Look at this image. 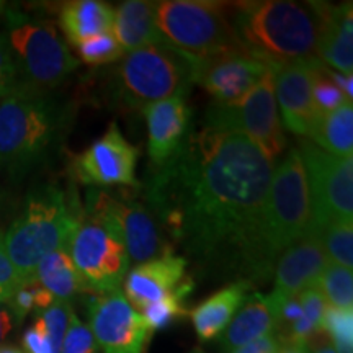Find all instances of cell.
I'll return each instance as SVG.
<instances>
[{
  "label": "cell",
  "instance_id": "4",
  "mask_svg": "<svg viewBox=\"0 0 353 353\" xmlns=\"http://www.w3.org/2000/svg\"><path fill=\"white\" fill-rule=\"evenodd\" d=\"M81 214L56 185H41L30 192L19 218L3 236L8 257L23 285L37 283L34 273L41 259L69 245Z\"/></svg>",
  "mask_w": 353,
  "mask_h": 353
},
{
  "label": "cell",
  "instance_id": "36",
  "mask_svg": "<svg viewBox=\"0 0 353 353\" xmlns=\"http://www.w3.org/2000/svg\"><path fill=\"white\" fill-rule=\"evenodd\" d=\"M17 88V72L13 65L6 33L0 32V101L10 97Z\"/></svg>",
  "mask_w": 353,
  "mask_h": 353
},
{
  "label": "cell",
  "instance_id": "29",
  "mask_svg": "<svg viewBox=\"0 0 353 353\" xmlns=\"http://www.w3.org/2000/svg\"><path fill=\"white\" fill-rule=\"evenodd\" d=\"M324 301L329 307L353 309V275L352 270L330 263L317 280Z\"/></svg>",
  "mask_w": 353,
  "mask_h": 353
},
{
  "label": "cell",
  "instance_id": "13",
  "mask_svg": "<svg viewBox=\"0 0 353 353\" xmlns=\"http://www.w3.org/2000/svg\"><path fill=\"white\" fill-rule=\"evenodd\" d=\"M88 329L103 353H143L151 334L143 314L128 303L121 290L90 298Z\"/></svg>",
  "mask_w": 353,
  "mask_h": 353
},
{
  "label": "cell",
  "instance_id": "12",
  "mask_svg": "<svg viewBox=\"0 0 353 353\" xmlns=\"http://www.w3.org/2000/svg\"><path fill=\"white\" fill-rule=\"evenodd\" d=\"M69 254L88 293L120 290L130 268V255L120 237L83 211L69 239Z\"/></svg>",
  "mask_w": 353,
  "mask_h": 353
},
{
  "label": "cell",
  "instance_id": "30",
  "mask_svg": "<svg viewBox=\"0 0 353 353\" xmlns=\"http://www.w3.org/2000/svg\"><path fill=\"white\" fill-rule=\"evenodd\" d=\"M322 332L329 337L335 353H353V309L325 307Z\"/></svg>",
  "mask_w": 353,
  "mask_h": 353
},
{
  "label": "cell",
  "instance_id": "2",
  "mask_svg": "<svg viewBox=\"0 0 353 353\" xmlns=\"http://www.w3.org/2000/svg\"><path fill=\"white\" fill-rule=\"evenodd\" d=\"M74 108L52 94L13 92L0 101V169L15 180L46 165L70 130Z\"/></svg>",
  "mask_w": 353,
  "mask_h": 353
},
{
  "label": "cell",
  "instance_id": "9",
  "mask_svg": "<svg viewBox=\"0 0 353 353\" xmlns=\"http://www.w3.org/2000/svg\"><path fill=\"white\" fill-rule=\"evenodd\" d=\"M298 152L311 203L306 232H316L329 224H353V156H334L309 139L299 141Z\"/></svg>",
  "mask_w": 353,
  "mask_h": 353
},
{
  "label": "cell",
  "instance_id": "45",
  "mask_svg": "<svg viewBox=\"0 0 353 353\" xmlns=\"http://www.w3.org/2000/svg\"><path fill=\"white\" fill-rule=\"evenodd\" d=\"M3 8H6V2H2V0H0V12H2Z\"/></svg>",
  "mask_w": 353,
  "mask_h": 353
},
{
  "label": "cell",
  "instance_id": "16",
  "mask_svg": "<svg viewBox=\"0 0 353 353\" xmlns=\"http://www.w3.org/2000/svg\"><path fill=\"white\" fill-rule=\"evenodd\" d=\"M327 265V255L321 242L311 234H304L303 239L288 247L275 265V285L267 296L275 317L288 299L316 285Z\"/></svg>",
  "mask_w": 353,
  "mask_h": 353
},
{
  "label": "cell",
  "instance_id": "19",
  "mask_svg": "<svg viewBox=\"0 0 353 353\" xmlns=\"http://www.w3.org/2000/svg\"><path fill=\"white\" fill-rule=\"evenodd\" d=\"M317 20V54L329 69L341 74L353 70V15L352 2L334 6L327 2H309Z\"/></svg>",
  "mask_w": 353,
  "mask_h": 353
},
{
  "label": "cell",
  "instance_id": "43",
  "mask_svg": "<svg viewBox=\"0 0 353 353\" xmlns=\"http://www.w3.org/2000/svg\"><path fill=\"white\" fill-rule=\"evenodd\" d=\"M311 353H335V350L327 339H325V335H321L316 341V345L311 347Z\"/></svg>",
  "mask_w": 353,
  "mask_h": 353
},
{
  "label": "cell",
  "instance_id": "18",
  "mask_svg": "<svg viewBox=\"0 0 353 353\" xmlns=\"http://www.w3.org/2000/svg\"><path fill=\"white\" fill-rule=\"evenodd\" d=\"M148 125V152L152 167L165 164L190 132V110L185 97L156 101L143 110Z\"/></svg>",
  "mask_w": 353,
  "mask_h": 353
},
{
  "label": "cell",
  "instance_id": "25",
  "mask_svg": "<svg viewBox=\"0 0 353 353\" xmlns=\"http://www.w3.org/2000/svg\"><path fill=\"white\" fill-rule=\"evenodd\" d=\"M34 278H37V283L46 288L52 298L59 301L69 303L76 294L88 293L76 265L70 259L69 247H61L41 259Z\"/></svg>",
  "mask_w": 353,
  "mask_h": 353
},
{
  "label": "cell",
  "instance_id": "27",
  "mask_svg": "<svg viewBox=\"0 0 353 353\" xmlns=\"http://www.w3.org/2000/svg\"><path fill=\"white\" fill-rule=\"evenodd\" d=\"M192 288L193 281L183 280L182 283L176 286L174 291H170L167 296L159 299V301L144 309L143 317L151 332L169 327L170 324H174V322L180 321L183 316L188 314L187 307H185L183 304V299L187 294H190Z\"/></svg>",
  "mask_w": 353,
  "mask_h": 353
},
{
  "label": "cell",
  "instance_id": "8",
  "mask_svg": "<svg viewBox=\"0 0 353 353\" xmlns=\"http://www.w3.org/2000/svg\"><path fill=\"white\" fill-rule=\"evenodd\" d=\"M114 72L118 97L130 108L144 110L170 97H187L193 85L192 59L169 44L126 52Z\"/></svg>",
  "mask_w": 353,
  "mask_h": 353
},
{
  "label": "cell",
  "instance_id": "5",
  "mask_svg": "<svg viewBox=\"0 0 353 353\" xmlns=\"http://www.w3.org/2000/svg\"><path fill=\"white\" fill-rule=\"evenodd\" d=\"M311 218L309 188L301 156L293 148L273 169L270 190L260 221L257 280H267L280 255L303 239Z\"/></svg>",
  "mask_w": 353,
  "mask_h": 353
},
{
  "label": "cell",
  "instance_id": "32",
  "mask_svg": "<svg viewBox=\"0 0 353 353\" xmlns=\"http://www.w3.org/2000/svg\"><path fill=\"white\" fill-rule=\"evenodd\" d=\"M77 52L82 63L88 65L112 64L126 54L120 43L117 41V38L113 37V32L87 39V41L79 44Z\"/></svg>",
  "mask_w": 353,
  "mask_h": 353
},
{
  "label": "cell",
  "instance_id": "15",
  "mask_svg": "<svg viewBox=\"0 0 353 353\" xmlns=\"http://www.w3.org/2000/svg\"><path fill=\"white\" fill-rule=\"evenodd\" d=\"M192 63L193 83L205 88L218 103L242 100L270 70L244 50L219 52Z\"/></svg>",
  "mask_w": 353,
  "mask_h": 353
},
{
  "label": "cell",
  "instance_id": "35",
  "mask_svg": "<svg viewBox=\"0 0 353 353\" xmlns=\"http://www.w3.org/2000/svg\"><path fill=\"white\" fill-rule=\"evenodd\" d=\"M21 286H23V281L8 257L3 234L0 232V303L7 304Z\"/></svg>",
  "mask_w": 353,
  "mask_h": 353
},
{
  "label": "cell",
  "instance_id": "31",
  "mask_svg": "<svg viewBox=\"0 0 353 353\" xmlns=\"http://www.w3.org/2000/svg\"><path fill=\"white\" fill-rule=\"evenodd\" d=\"M324 64L312 69V105H314L316 120L324 117L345 103H352L324 74Z\"/></svg>",
  "mask_w": 353,
  "mask_h": 353
},
{
  "label": "cell",
  "instance_id": "1",
  "mask_svg": "<svg viewBox=\"0 0 353 353\" xmlns=\"http://www.w3.org/2000/svg\"><path fill=\"white\" fill-rule=\"evenodd\" d=\"M275 164L244 134L203 126L145 179L154 219L203 268L257 280L260 221ZM185 257V259H187Z\"/></svg>",
  "mask_w": 353,
  "mask_h": 353
},
{
  "label": "cell",
  "instance_id": "44",
  "mask_svg": "<svg viewBox=\"0 0 353 353\" xmlns=\"http://www.w3.org/2000/svg\"><path fill=\"white\" fill-rule=\"evenodd\" d=\"M0 353H25V352L15 345H7V343H2V345H0Z\"/></svg>",
  "mask_w": 353,
  "mask_h": 353
},
{
  "label": "cell",
  "instance_id": "14",
  "mask_svg": "<svg viewBox=\"0 0 353 353\" xmlns=\"http://www.w3.org/2000/svg\"><path fill=\"white\" fill-rule=\"evenodd\" d=\"M138 149L121 134L117 123L82 154L74 157L76 179L90 187H139L136 180Z\"/></svg>",
  "mask_w": 353,
  "mask_h": 353
},
{
  "label": "cell",
  "instance_id": "34",
  "mask_svg": "<svg viewBox=\"0 0 353 353\" xmlns=\"http://www.w3.org/2000/svg\"><path fill=\"white\" fill-rule=\"evenodd\" d=\"M61 353H97L94 335L74 311L70 312Z\"/></svg>",
  "mask_w": 353,
  "mask_h": 353
},
{
  "label": "cell",
  "instance_id": "33",
  "mask_svg": "<svg viewBox=\"0 0 353 353\" xmlns=\"http://www.w3.org/2000/svg\"><path fill=\"white\" fill-rule=\"evenodd\" d=\"M70 312H72V307H70L68 301L54 299V303L39 314L44 325H46L48 335H50L52 353H61V345H63V339L65 329H68Z\"/></svg>",
  "mask_w": 353,
  "mask_h": 353
},
{
  "label": "cell",
  "instance_id": "24",
  "mask_svg": "<svg viewBox=\"0 0 353 353\" xmlns=\"http://www.w3.org/2000/svg\"><path fill=\"white\" fill-rule=\"evenodd\" d=\"M114 8L100 0H72L59 10V26L65 39L79 46L87 39L113 32Z\"/></svg>",
  "mask_w": 353,
  "mask_h": 353
},
{
  "label": "cell",
  "instance_id": "37",
  "mask_svg": "<svg viewBox=\"0 0 353 353\" xmlns=\"http://www.w3.org/2000/svg\"><path fill=\"white\" fill-rule=\"evenodd\" d=\"M21 343H23L25 353H52L50 335L41 317H38L33 325L26 329Z\"/></svg>",
  "mask_w": 353,
  "mask_h": 353
},
{
  "label": "cell",
  "instance_id": "20",
  "mask_svg": "<svg viewBox=\"0 0 353 353\" xmlns=\"http://www.w3.org/2000/svg\"><path fill=\"white\" fill-rule=\"evenodd\" d=\"M188 260L179 255H165L138 263L125 278V298L132 307L144 311L185 280Z\"/></svg>",
  "mask_w": 353,
  "mask_h": 353
},
{
  "label": "cell",
  "instance_id": "41",
  "mask_svg": "<svg viewBox=\"0 0 353 353\" xmlns=\"http://www.w3.org/2000/svg\"><path fill=\"white\" fill-rule=\"evenodd\" d=\"M13 327V317L6 303H0V345Z\"/></svg>",
  "mask_w": 353,
  "mask_h": 353
},
{
  "label": "cell",
  "instance_id": "7",
  "mask_svg": "<svg viewBox=\"0 0 353 353\" xmlns=\"http://www.w3.org/2000/svg\"><path fill=\"white\" fill-rule=\"evenodd\" d=\"M154 19L167 44L192 61L242 50L229 20V3L206 0L154 2Z\"/></svg>",
  "mask_w": 353,
  "mask_h": 353
},
{
  "label": "cell",
  "instance_id": "46",
  "mask_svg": "<svg viewBox=\"0 0 353 353\" xmlns=\"http://www.w3.org/2000/svg\"><path fill=\"white\" fill-rule=\"evenodd\" d=\"M193 353H203V352H201V350H195Z\"/></svg>",
  "mask_w": 353,
  "mask_h": 353
},
{
  "label": "cell",
  "instance_id": "40",
  "mask_svg": "<svg viewBox=\"0 0 353 353\" xmlns=\"http://www.w3.org/2000/svg\"><path fill=\"white\" fill-rule=\"evenodd\" d=\"M324 74L330 79V82L334 83L348 100H352L353 97V74H341L337 70L329 69L327 65H324Z\"/></svg>",
  "mask_w": 353,
  "mask_h": 353
},
{
  "label": "cell",
  "instance_id": "28",
  "mask_svg": "<svg viewBox=\"0 0 353 353\" xmlns=\"http://www.w3.org/2000/svg\"><path fill=\"white\" fill-rule=\"evenodd\" d=\"M317 237L330 263L352 270L353 267V226L352 224H329L316 232H306Z\"/></svg>",
  "mask_w": 353,
  "mask_h": 353
},
{
  "label": "cell",
  "instance_id": "3",
  "mask_svg": "<svg viewBox=\"0 0 353 353\" xmlns=\"http://www.w3.org/2000/svg\"><path fill=\"white\" fill-rule=\"evenodd\" d=\"M231 23L247 54L268 68L317 64V20L309 3L288 0L231 3Z\"/></svg>",
  "mask_w": 353,
  "mask_h": 353
},
{
  "label": "cell",
  "instance_id": "26",
  "mask_svg": "<svg viewBox=\"0 0 353 353\" xmlns=\"http://www.w3.org/2000/svg\"><path fill=\"white\" fill-rule=\"evenodd\" d=\"M307 138L322 151L339 157H352L353 105L345 103L334 112L317 118Z\"/></svg>",
  "mask_w": 353,
  "mask_h": 353
},
{
  "label": "cell",
  "instance_id": "22",
  "mask_svg": "<svg viewBox=\"0 0 353 353\" xmlns=\"http://www.w3.org/2000/svg\"><path fill=\"white\" fill-rule=\"evenodd\" d=\"M113 37L125 52L167 44L154 19V2L145 0H126L114 10Z\"/></svg>",
  "mask_w": 353,
  "mask_h": 353
},
{
  "label": "cell",
  "instance_id": "11",
  "mask_svg": "<svg viewBox=\"0 0 353 353\" xmlns=\"http://www.w3.org/2000/svg\"><path fill=\"white\" fill-rule=\"evenodd\" d=\"M83 216L103 224L125 244L130 260H148L174 254V245L161 234L157 221L148 206L128 193H113L90 188L85 198Z\"/></svg>",
  "mask_w": 353,
  "mask_h": 353
},
{
  "label": "cell",
  "instance_id": "39",
  "mask_svg": "<svg viewBox=\"0 0 353 353\" xmlns=\"http://www.w3.org/2000/svg\"><path fill=\"white\" fill-rule=\"evenodd\" d=\"M280 339H278V335L273 332L265 335V337L257 339V341L247 343L244 347L236 348V350L231 353H280Z\"/></svg>",
  "mask_w": 353,
  "mask_h": 353
},
{
  "label": "cell",
  "instance_id": "10",
  "mask_svg": "<svg viewBox=\"0 0 353 353\" xmlns=\"http://www.w3.org/2000/svg\"><path fill=\"white\" fill-rule=\"evenodd\" d=\"M205 126L244 134L275 164L276 159L283 156L286 138L275 100L273 70H268L262 81L236 103L213 101L206 110Z\"/></svg>",
  "mask_w": 353,
  "mask_h": 353
},
{
  "label": "cell",
  "instance_id": "17",
  "mask_svg": "<svg viewBox=\"0 0 353 353\" xmlns=\"http://www.w3.org/2000/svg\"><path fill=\"white\" fill-rule=\"evenodd\" d=\"M317 64H288L273 70L276 107L288 131L298 136H309L316 123L312 105V69Z\"/></svg>",
  "mask_w": 353,
  "mask_h": 353
},
{
  "label": "cell",
  "instance_id": "23",
  "mask_svg": "<svg viewBox=\"0 0 353 353\" xmlns=\"http://www.w3.org/2000/svg\"><path fill=\"white\" fill-rule=\"evenodd\" d=\"M275 314L270 303L262 293L247 296L241 311L232 317L224 332L219 335L221 350L231 353L236 348L275 332Z\"/></svg>",
  "mask_w": 353,
  "mask_h": 353
},
{
  "label": "cell",
  "instance_id": "38",
  "mask_svg": "<svg viewBox=\"0 0 353 353\" xmlns=\"http://www.w3.org/2000/svg\"><path fill=\"white\" fill-rule=\"evenodd\" d=\"M34 283L23 285L21 288L13 294V298L7 303L8 309H10L13 324H21L25 317L32 311H37V303H34Z\"/></svg>",
  "mask_w": 353,
  "mask_h": 353
},
{
  "label": "cell",
  "instance_id": "42",
  "mask_svg": "<svg viewBox=\"0 0 353 353\" xmlns=\"http://www.w3.org/2000/svg\"><path fill=\"white\" fill-rule=\"evenodd\" d=\"M280 353H311V347L304 342H283Z\"/></svg>",
  "mask_w": 353,
  "mask_h": 353
},
{
  "label": "cell",
  "instance_id": "6",
  "mask_svg": "<svg viewBox=\"0 0 353 353\" xmlns=\"http://www.w3.org/2000/svg\"><path fill=\"white\" fill-rule=\"evenodd\" d=\"M6 10V38L17 72V92L52 94L79 68L68 44L48 20Z\"/></svg>",
  "mask_w": 353,
  "mask_h": 353
},
{
  "label": "cell",
  "instance_id": "21",
  "mask_svg": "<svg viewBox=\"0 0 353 353\" xmlns=\"http://www.w3.org/2000/svg\"><path fill=\"white\" fill-rule=\"evenodd\" d=\"M252 285L245 280L234 281L216 291L208 299L198 304L195 309L188 312L193 327L196 330L198 339L203 342H210L218 339L228 324L242 307V304L249 296Z\"/></svg>",
  "mask_w": 353,
  "mask_h": 353
}]
</instances>
